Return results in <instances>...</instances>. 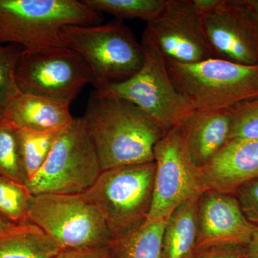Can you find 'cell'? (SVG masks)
Segmentation results:
<instances>
[{
    "mask_svg": "<svg viewBox=\"0 0 258 258\" xmlns=\"http://www.w3.org/2000/svg\"><path fill=\"white\" fill-rule=\"evenodd\" d=\"M154 192L144 224L166 220L181 204L203 192L200 169L190 159L181 125L171 128L154 148Z\"/></svg>",
    "mask_w": 258,
    "mask_h": 258,
    "instance_id": "10",
    "label": "cell"
},
{
    "mask_svg": "<svg viewBox=\"0 0 258 258\" xmlns=\"http://www.w3.org/2000/svg\"><path fill=\"white\" fill-rule=\"evenodd\" d=\"M33 197L26 185L0 176V218L12 225L29 223Z\"/></svg>",
    "mask_w": 258,
    "mask_h": 258,
    "instance_id": "22",
    "label": "cell"
},
{
    "mask_svg": "<svg viewBox=\"0 0 258 258\" xmlns=\"http://www.w3.org/2000/svg\"><path fill=\"white\" fill-rule=\"evenodd\" d=\"M62 37L66 46L82 56L89 66L95 89L126 81L143 64L142 43L123 20L70 25L62 30Z\"/></svg>",
    "mask_w": 258,
    "mask_h": 258,
    "instance_id": "5",
    "label": "cell"
},
{
    "mask_svg": "<svg viewBox=\"0 0 258 258\" xmlns=\"http://www.w3.org/2000/svg\"><path fill=\"white\" fill-rule=\"evenodd\" d=\"M97 13L118 20L140 19L149 23L160 13L167 0H82Z\"/></svg>",
    "mask_w": 258,
    "mask_h": 258,
    "instance_id": "21",
    "label": "cell"
},
{
    "mask_svg": "<svg viewBox=\"0 0 258 258\" xmlns=\"http://www.w3.org/2000/svg\"><path fill=\"white\" fill-rule=\"evenodd\" d=\"M194 258H246V246H213L198 249Z\"/></svg>",
    "mask_w": 258,
    "mask_h": 258,
    "instance_id": "27",
    "label": "cell"
},
{
    "mask_svg": "<svg viewBox=\"0 0 258 258\" xmlns=\"http://www.w3.org/2000/svg\"><path fill=\"white\" fill-rule=\"evenodd\" d=\"M231 125L228 109L195 110L181 125L188 154L198 169L206 166L228 142Z\"/></svg>",
    "mask_w": 258,
    "mask_h": 258,
    "instance_id": "15",
    "label": "cell"
},
{
    "mask_svg": "<svg viewBox=\"0 0 258 258\" xmlns=\"http://www.w3.org/2000/svg\"><path fill=\"white\" fill-rule=\"evenodd\" d=\"M63 128L48 132L18 128L20 154L27 183L41 169L56 139Z\"/></svg>",
    "mask_w": 258,
    "mask_h": 258,
    "instance_id": "20",
    "label": "cell"
},
{
    "mask_svg": "<svg viewBox=\"0 0 258 258\" xmlns=\"http://www.w3.org/2000/svg\"><path fill=\"white\" fill-rule=\"evenodd\" d=\"M202 20L214 58L258 66V24L246 0H220Z\"/></svg>",
    "mask_w": 258,
    "mask_h": 258,
    "instance_id": "12",
    "label": "cell"
},
{
    "mask_svg": "<svg viewBox=\"0 0 258 258\" xmlns=\"http://www.w3.org/2000/svg\"><path fill=\"white\" fill-rule=\"evenodd\" d=\"M232 139H258V97L240 102L229 108Z\"/></svg>",
    "mask_w": 258,
    "mask_h": 258,
    "instance_id": "25",
    "label": "cell"
},
{
    "mask_svg": "<svg viewBox=\"0 0 258 258\" xmlns=\"http://www.w3.org/2000/svg\"><path fill=\"white\" fill-rule=\"evenodd\" d=\"M155 163L120 166L101 171L82 194L103 217L112 240L138 230L152 208Z\"/></svg>",
    "mask_w": 258,
    "mask_h": 258,
    "instance_id": "4",
    "label": "cell"
},
{
    "mask_svg": "<svg viewBox=\"0 0 258 258\" xmlns=\"http://www.w3.org/2000/svg\"><path fill=\"white\" fill-rule=\"evenodd\" d=\"M247 5L252 11L258 24V0H246Z\"/></svg>",
    "mask_w": 258,
    "mask_h": 258,
    "instance_id": "31",
    "label": "cell"
},
{
    "mask_svg": "<svg viewBox=\"0 0 258 258\" xmlns=\"http://www.w3.org/2000/svg\"><path fill=\"white\" fill-rule=\"evenodd\" d=\"M176 91L198 111L229 109L258 97V66L218 58L180 63L166 60Z\"/></svg>",
    "mask_w": 258,
    "mask_h": 258,
    "instance_id": "3",
    "label": "cell"
},
{
    "mask_svg": "<svg viewBox=\"0 0 258 258\" xmlns=\"http://www.w3.org/2000/svg\"><path fill=\"white\" fill-rule=\"evenodd\" d=\"M23 50L19 45L0 44V116L21 93L17 83L16 70Z\"/></svg>",
    "mask_w": 258,
    "mask_h": 258,
    "instance_id": "24",
    "label": "cell"
},
{
    "mask_svg": "<svg viewBox=\"0 0 258 258\" xmlns=\"http://www.w3.org/2000/svg\"><path fill=\"white\" fill-rule=\"evenodd\" d=\"M101 171L82 118H74L62 129L41 169L26 186L34 196L79 195L94 184Z\"/></svg>",
    "mask_w": 258,
    "mask_h": 258,
    "instance_id": "8",
    "label": "cell"
},
{
    "mask_svg": "<svg viewBox=\"0 0 258 258\" xmlns=\"http://www.w3.org/2000/svg\"><path fill=\"white\" fill-rule=\"evenodd\" d=\"M16 81L22 93L48 97L71 103L93 76L84 58L68 47L23 50Z\"/></svg>",
    "mask_w": 258,
    "mask_h": 258,
    "instance_id": "9",
    "label": "cell"
},
{
    "mask_svg": "<svg viewBox=\"0 0 258 258\" xmlns=\"http://www.w3.org/2000/svg\"><path fill=\"white\" fill-rule=\"evenodd\" d=\"M166 220L144 224L132 233L112 240L113 258H163L162 237Z\"/></svg>",
    "mask_w": 258,
    "mask_h": 258,
    "instance_id": "19",
    "label": "cell"
},
{
    "mask_svg": "<svg viewBox=\"0 0 258 258\" xmlns=\"http://www.w3.org/2000/svg\"><path fill=\"white\" fill-rule=\"evenodd\" d=\"M101 171L154 161L166 134L160 123L128 101L95 90L81 117Z\"/></svg>",
    "mask_w": 258,
    "mask_h": 258,
    "instance_id": "1",
    "label": "cell"
},
{
    "mask_svg": "<svg viewBox=\"0 0 258 258\" xmlns=\"http://www.w3.org/2000/svg\"><path fill=\"white\" fill-rule=\"evenodd\" d=\"M194 6L201 16L216 8L220 0H192Z\"/></svg>",
    "mask_w": 258,
    "mask_h": 258,
    "instance_id": "29",
    "label": "cell"
},
{
    "mask_svg": "<svg viewBox=\"0 0 258 258\" xmlns=\"http://www.w3.org/2000/svg\"><path fill=\"white\" fill-rule=\"evenodd\" d=\"M246 258H258V227H256L250 241L246 246Z\"/></svg>",
    "mask_w": 258,
    "mask_h": 258,
    "instance_id": "30",
    "label": "cell"
},
{
    "mask_svg": "<svg viewBox=\"0 0 258 258\" xmlns=\"http://www.w3.org/2000/svg\"><path fill=\"white\" fill-rule=\"evenodd\" d=\"M60 249L36 225H13L0 232V258H54Z\"/></svg>",
    "mask_w": 258,
    "mask_h": 258,
    "instance_id": "18",
    "label": "cell"
},
{
    "mask_svg": "<svg viewBox=\"0 0 258 258\" xmlns=\"http://www.w3.org/2000/svg\"><path fill=\"white\" fill-rule=\"evenodd\" d=\"M29 222L43 231L60 250L108 247L112 241L101 213L82 194L34 196Z\"/></svg>",
    "mask_w": 258,
    "mask_h": 258,
    "instance_id": "7",
    "label": "cell"
},
{
    "mask_svg": "<svg viewBox=\"0 0 258 258\" xmlns=\"http://www.w3.org/2000/svg\"><path fill=\"white\" fill-rule=\"evenodd\" d=\"M0 176L27 184L18 128L3 116H0Z\"/></svg>",
    "mask_w": 258,
    "mask_h": 258,
    "instance_id": "23",
    "label": "cell"
},
{
    "mask_svg": "<svg viewBox=\"0 0 258 258\" xmlns=\"http://www.w3.org/2000/svg\"><path fill=\"white\" fill-rule=\"evenodd\" d=\"M144 32L166 60L189 64L214 58L192 0H167Z\"/></svg>",
    "mask_w": 258,
    "mask_h": 258,
    "instance_id": "11",
    "label": "cell"
},
{
    "mask_svg": "<svg viewBox=\"0 0 258 258\" xmlns=\"http://www.w3.org/2000/svg\"><path fill=\"white\" fill-rule=\"evenodd\" d=\"M234 195L244 217L258 227V179L242 185Z\"/></svg>",
    "mask_w": 258,
    "mask_h": 258,
    "instance_id": "26",
    "label": "cell"
},
{
    "mask_svg": "<svg viewBox=\"0 0 258 258\" xmlns=\"http://www.w3.org/2000/svg\"><path fill=\"white\" fill-rule=\"evenodd\" d=\"M258 179V139L228 141L206 166L200 169L203 191L234 195L242 185Z\"/></svg>",
    "mask_w": 258,
    "mask_h": 258,
    "instance_id": "14",
    "label": "cell"
},
{
    "mask_svg": "<svg viewBox=\"0 0 258 258\" xmlns=\"http://www.w3.org/2000/svg\"><path fill=\"white\" fill-rule=\"evenodd\" d=\"M103 20L82 0H0V44L23 50L67 47L64 28L100 25Z\"/></svg>",
    "mask_w": 258,
    "mask_h": 258,
    "instance_id": "2",
    "label": "cell"
},
{
    "mask_svg": "<svg viewBox=\"0 0 258 258\" xmlns=\"http://www.w3.org/2000/svg\"><path fill=\"white\" fill-rule=\"evenodd\" d=\"M256 227L244 217L235 195L212 190L200 195L197 250L213 246H247Z\"/></svg>",
    "mask_w": 258,
    "mask_h": 258,
    "instance_id": "13",
    "label": "cell"
},
{
    "mask_svg": "<svg viewBox=\"0 0 258 258\" xmlns=\"http://www.w3.org/2000/svg\"><path fill=\"white\" fill-rule=\"evenodd\" d=\"M70 104L48 97L21 93L11 101L3 117L19 129L34 132L59 130L74 119Z\"/></svg>",
    "mask_w": 258,
    "mask_h": 258,
    "instance_id": "16",
    "label": "cell"
},
{
    "mask_svg": "<svg viewBox=\"0 0 258 258\" xmlns=\"http://www.w3.org/2000/svg\"><path fill=\"white\" fill-rule=\"evenodd\" d=\"M200 195L181 204L166 219L162 237L163 258L195 257Z\"/></svg>",
    "mask_w": 258,
    "mask_h": 258,
    "instance_id": "17",
    "label": "cell"
},
{
    "mask_svg": "<svg viewBox=\"0 0 258 258\" xmlns=\"http://www.w3.org/2000/svg\"><path fill=\"white\" fill-rule=\"evenodd\" d=\"M141 43L144 57L138 72L123 82L95 90L133 103L167 132L182 124L195 110L176 91L165 57L144 32Z\"/></svg>",
    "mask_w": 258,
    "mask_h": 258,
    "instance_id": "6",
    "label": "cell"
},
{
    "mask_svg": "<svg viewBox=\"0 0 258 258\" xmlns=\"http://www.w3.org/2000/svg\"><path fill=\"white\" fill-rule=\"evenodd\" d=\"M13 225H12L9 222H6L5 220H3V219L0 218V232L7 230V229L9 228V227H12Z\"/></svg>",
    "mask_w": 258,
    "mask_h": 258,
    "instance_id": "32",
    "label": "cell"
},
{
    "mask_svg": "<svg viewBox=\"0 0 258 258\" xmlns=\"http://www.w3.org/2000/svg\"><path fill=\"white\" fill-rule=\"evenodd\" d=\"M54 258H113L109 246L97 248L61 250Z\"/></svg>",
    "mask_w": 258,
    "mask_h": 258,
    "instance_id": "28",
    "label": "cell"
}]
</instances>
